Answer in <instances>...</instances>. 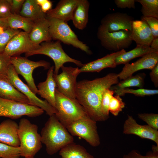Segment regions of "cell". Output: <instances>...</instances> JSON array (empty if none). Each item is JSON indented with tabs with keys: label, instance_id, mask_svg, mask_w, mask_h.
<instances>
[{
	"label": "cell",
	"instance_id": "1",
	"mask_svg": "<svg viewBox=\"0 0 158 158\" xmlns=\"http://www.w3.org/2000/svg\"><path fill=\"white\" fill-rule=\"evenodd\" d=\"M118 82L117 74L114 73H110L92 80L78 81L76 86V99L91 118L96 122L104 121L108 118L101 111L103 93L106 89Z\"/></svg>",
	"mask_w": 158,
	"mask_h": 158
},
{
	"label": "cell",
	"instance_id": "2",
	"mask_svg": "<svg viewBox=\"0 0 158 158\" xmlns=\"http://www.w3.org/2000/svg\"><path fill=\"white\" fill-rule=\"evenodd\" d=\"M42 143L46 146L47 153L52 155L67 145L74 138L60 121L55 114L50 116L41 132Z\"/></svg>",
	"mask_w": 158,
	"mask_h": 158
},
{
	"label": "cell",
	"instance_id": "3",
	"mask_svg": "<svg viewBox=\"0 0 158 158\" xmlns=\"http://www.w3.org/2000/svg\"><path fill=\"white\" fill-rule=\"evenodd\" d=\"M38 126L28 119L22 118L18 124V133L20 142L21 156L34 158L42 147Z\"/></svg>",
	"mask_w": 158,
	"mask_h": 158
},
{
	"label": "cell",
	"instance_id": "4",
	"mask_svg": "<svg viewBox=\"0 0 158 158\" xmlns=\"http://www.w3.org/2000/svg\"><path fill=\"white\" fill-rule=\"evenodd\" d=\"M55 95L57 111L55 115L63 124L89 117L76 99L65 96L56 88Z\"/></svg>",
	"mask_w": 158,
	"mask_h": 158
},
{
	"label": "cell",
	"instance_id": "5",
	"mask_svg": "<svg viewBox=\"0 0 158 158\" xmlns=\"http://www.w3.org/2000/svg\"><path fill=\"white\" fill-rule=\"evenodd\" d=\"M61 43V42L58 40L44 42L36 49L25 53V56L28 57L41 54L49 57L54 62V73L55 74H58L60 69L66 63H72L81 67L83 64L82 62L72 58L67 54L63 50Z\"/></svg>",
	"mask_w": 158,
	"mask_h": 158
},
{
	"label": "cell",
	"instance_id": "6",
	"mask_svg": "<svg viewBox=\"0 0 158 158\" xmlns=\"http://www.w3.org/2000/svg\"><path fill=\"white\" fill-rule=\"evenodd\" d=\"M47 18L49 21L50 33L52 39L71 45L87 54H92L89 47L79 40L67 22L55 18Z\"/></svg>",
	"mask_w": 158,
	"mask_h": 158
},
{
	"label": "cell",
	"instance_id": "7",
	"mask_svg": "<svg viewBox=\"0 0 158 158\" xmlns=\"http://www.w3.org/2000/svg\"><path fill=\"white\" fill-rule=\"evenodd\" d=\"M72 135L85 140L90 145L96 147L100 144L96 122L88 117L63 124Z\"/></svg>",
	"mask_w": 158,
	"mask_h": 158
},
{
	"label": "cell",
	"instance_id": "8",
	"mask_svg": "<svg viewBox=\"0 0 158 158\" xmlns=\"http://www.w3.org/2000/svg\"><path fill=\"white\" fill-rule=\"evenodd\" d=\"M11 64L14 67L18 75H21L27 82L32 91L36 94L38 89L32 76L33 71L36 68L42 67L45 69H49L50 63L44 60L35 61L19 56L11 57Z\"/></svg>",
	"mask_w": 158,
	"mask_h": 158
},
{
	"label": "cell",
	"instance_id": "9",
	"mask_svg": "<svg viewBox=\"0 0 158 158\" xmlns=\"http://www.w3.org/2000/svg\"><path fill=\"white\" fill-rule=\"evenodd\" d=\"M44 111L37 106L24 104L0 97V116L13 119L23 116L34 117L42 115Z\"/></svg>",
	"mask_w": 158,
	"mask_h": 158
},
{
	"label": "cell",
	"instance_id": "10",
	"mask_svg": "<svg viewBox=\"0 0 158 158\" xmlns=\"http://www.w3.org/2000/svg\"><path fill=\"white\" fill-rule=\"evenodd\" d=\"M97 35L103 47L116 52L128 48L133 41L131 31L127 30L109 32L98 28Z\"/></svg>",
	"mask_w": 158,
	"mask_h": 158
},
{
	"label": "cell",
	"instance_id": "11",
	"mask_svg": "<svg viewBox=\"0 0 158 158\" xmlns=\"http://www.w3.org/2000/svg\"><path fill=\"white\" fill-rule=\"evenodd\" d=\"M7 78L8 81L12 85L27 97L31 105L41 108L49 116L56 113L55 109L45 100H42L37 97L28 86L21 80L11 64L8 68Z\"/></svg>",
	"mask_w": 158,
	"mask_h": 158
},
{
	"label": "cell",
	"instance_id": "12",
	"mask_svg": "<svg viewBox=\"0 0 158 158\" xmlns=\"http://www.w3.org/2000/svg\"><path fill=\"white\" fill-rule=\"evenodd\" d=\"M61 68V73L57 74L54 73L56 88L65 96L70 99H75L77 78L80 74L79 68L63 65Z\"/></svg>",
	"mask_w": 158,
	"mask_h": 158
},
{
	"label": "cell",
	"instance_id": "13",
	"mask_svg": "<svg viewBox=\"0 0 158 158\" xmlns=\"http://www.w3.org/2000/svg\"><path fill=\"white\" fill-rule=\"evenodd\" d=\"M133 18L126 13L116 12L106 15L101 20L98 28L109 32L132 29Z\"/></svg>",
	"mask_w": 158,
	"mask_h": 158
},
{
	"label": "cell",
	"instance_id": "14",
	"mask_svg": "<svg viewBox=\"0 0 158 158\" xmlns=\"http://www.w3.org/2000/svg\"><path fill=\"white\" fill-rule=\"evenodd\" d=\"M38 47L31 40L28 33L24 31H20L9 41L3 52L11 57L19 56L23 53H28Z\"/></svg>",
	"mask_w": 158,
	"mask_h": 158
},
{
	"label": "cell",
	"instance_id": "15",
	"mask_svg": "<svg viewBox=\"0 0 158 158\" xmlns=\"http://www.w3.org/2000/svg\"><path fill=\"white\" fill-rule=\"evenodd\" d=\"M158 63V52H153L145 54L136 61L127 63L117 76L123 80L133 75L135 72L141 70H151Z\"/></svg>",
	"mask_w": 158,
	"mask_h": 158
},
{
	"label": "cell",
	"instance_id": "16",
	"mask_svg": "<svg viewBox=\"0 0 158 158\" xmlns=\"http://www.w3.org/2000/svg\"><path fill=\"white\" fill-rule=\"evenodd\" d=\"M123 133L133 134L142 138L153 141L158 146V131L147 125H142L137 123L132 116L128 115L124 122Z\"/></svg>",
	"mask_w": 158,
	"mask_h": 158
},
{
	"label": "cell",
	"instance_id": "17",
	"mask_svg": "<svg viewBox=\"0 0 158 158\" xmlns=\"http://www.w3.org/2000/svg\"><path fill=\"white\" fill-rule=\"evenodd\" d=\"M126 52L125 49L108 54L96 60L83 64L79 68V73L99 72L106 68H114L117 66L116 58Z\"/></svg>",
	"mask_w": 158,
	"mask_h": 158
},
{
	"label": "cell",
	"instance_id": "18",
	"mask_svg": "<svg viewBox=\"0 0 158 158\" xmlns=\"http://www.w3.org/2000/svg\"><path fill=\"white\" fill-rule=\"evenodd\" d=\"M131 36L133 41L135 42L137 46H150L154 39L148 25L142 20H134L133 22Z\"/></svg>",
	"mask_w": 158,
	"mask_h": 158
},
{
	"label": "cell",
	"instance_id": "19",
	"mask_svg": "<svg viewBox=\"0 0 158 158\" xmlns=\"http://www.w3.org/2000/svg\"><path fill=\"white\" fill-rule=\"evenodd\" d=\"M18 128V124L12 120L2 122L0 123V142L14 147H19Z\"/></svg>",
	"mask_w": 158,
	"mask_h": 158
},
{
	"label": "cell",
	"instance_id": "20",
	"mask_svg": "<svg viewBox=\"0 0 158 158\" xmlns=\"http://www.w3.org/2000/svg\"><path fill=\"white\" fill-rule=\"evenodd\" d=\"M54 68V66H51L48 69L46 80L38 84L37 94L55 109V94L56 85L53 76Z\"/></svg>",
	"mask_w": 158,
	"mask_h": 158
},
{
	"label": "cell",
	"instance_id": "21",
	"mask_svg": "<svg viewBox=\"0 0 158 158\" xmlns=\"http://www.w3.org/2000/svg\"><path fill=\"white\" fill-rule=\"evenodd\" d=\"M29 35L32 42L37 47L43 42L51 41L52 39L50 33L49 21L47 17L34 21Z\"/></svg>",
	"mask_w": 158,
	"mask_h": 158
},
{
	"label": "cell",
	"instance_id": "22",
	"mask_svg": "<svg viewBox=\"0 0 158 158\" xmlns=\"http://www.w3.org/2000/svg\"><path fill=\"white\" fill-rule=\"evenodd\" d=\"M78 0H61L55 8L46 13L47 17L54 18L67 22L71 20Z\"/></svg>",
	"mask_w": 158,
	"mask_h": 158
},
{
	"label": "cell",
	"instance_id": "23",
	"mask_svg": "<svg viewBox=\"0 0 158 158\" xmlns=\"http://www.w3.org/2000/svg\"><path fill=\"white\" fill-rule=\"evenodd\" d=\"M90 3L87 0H78L74 10L71 20L77 28L83 30L88 22Z\"/></svg>",
	"mask_w": 158,
	"mask_h": 158
},
{
	"label": "cell",
	"instance_id": "24",
	"mask_svg": "<svg viewBox=\"0 0 158 158\" xmlns=\"http://www.w3.org/2000/svg\"><path fill=\"white\" fill-rule=\"evenodd\" d=\"M0 97L24 104L31 105L27 97L8 81L1 79Z\"/></svg>",
	"mask_w": 158,
	"mask_h": 158
},
{
	"label": "cell",
	"instance_id": "25",
	"mask_svg": "<svg viewBox=\"0 0 158 158\" xmlns=\"http://www.w3.org/2000/svg\"><path fill=\"white\" fill-rule=\"evenodd\" d=\"M157 51L151 48L150 46L146 45L136 46L134 49L128 52H126L118 56L115 59L116 66L121 64L125 65L128 63L132 59L142 56L148 53Z\"/></svg>",
	"mask_w": 158,
	"mask_h": 158
},
{
	"label": "cell",
	"instance_id": "26",
	"mask_svg": "<svg viewBox=\"0 0 158 158\" xmlns=\"http://www.w3.org/2000/svg\"><path fill=\"white\" fill-rule=\"evenodd\" d=\"M20 15L34 21L47 17L36 0H25L19 13Z\"/></svg>",
	"mask_w": 158,
	"mask_h": 158
},
{
	"label": "cell",
	"instance_id": "27",
	"mask_svg": "<svg viewBox=\"0 0 158 158\" xmlns=\"http://www.w3.org/2000/svg\"><path fill=\"white\" fill-rule=\"evenodd\" d=\"M59 154L61 158H94L84 147L74 142L61 149Z\"/></svg>",
	"mask_w": 158,
	"mask_h": 158
},
{
	"label": "cell",
	"instance_id": "28",
	"mask_svg": "<svg viewBox=\"0 0 158 158\" xmlns=\"http://www.w3.org/2000/svg\"><path fill=\"white\" fill-rule=\"evenodd\" d=\"M6 18L9 28L14 29H21L28 33L30 32L34 23V21L31 19L19 14L12 13Z\"/></svg>",
	"mask_w": 158,
	"mask_h": 158
},
{
	"label": "cell",
	"instance_id": "29",
	"mask_svg": "<svg viewBox=\"0 0 158 158\" xmlns=\"http://www.w3.org/2000/svg\"><path fill=\"white\" fill-rule=\"evenodd\" d=\"M145 74H138L132 75L122 80L117 84L112 86L110 89L115 91L131 87L143 88L144 85Z\"/></svg>",
	"mask_w": 158,
	"mask_h": 158
},
{
	"label": "cell",
	"instance_id": "30",
	"mask_svg": "<svg viewBox=\"0 0 158 158\" xmlns=\"http://www.w3.org/2000/svg\"><path fill=\"white\" fill-rule=\"evenodd\" d=\"M142 5L140 10L143 16L158 19V0H136Z\"/></svg>",
	"mask_w": 158,
	"mask_h": 158
},
{
	"label": "cell",
	"instance_id": "31",
	"mask_svg": "<svg viewBox=\"0 0 158 158\" xmlns=\"http://www.w3.org/2000/svg\"><path fill=\"white\" fill-rule=\"evenodd\" d=\"M116 95L123 96L126 94H131L139 97L150 96L158 94V90L157 89H148L143 88L133 89L126 88L121 90L114 91Z\"/></svg>",
	"mask_w": 158,
	"mask_h": 158
},
{
	"label": "cell",
	"instance_id": "32",
	"mask_svg": "<svg viewBox=\"0 0 158 158\" xmlns=\"http://www.w3.org/2000/svg\"><path fill=\"white\" fill-rule=\"evenodd\" d=\"M20 156V147H14L0 142V158H19Z\"/></svg>",
	"mask_w": 158,
	"mask_h": 158
},
{
	"label": "cell",
	"instance_id": "33",
	"mask_svg": "<svg viewBox=\"0 0 158 158\" xmlns=\"http://www.w3.org/2000/svg\"><path fill=\"white\" fill-rule=\"evenodd\" d=\"M125 105V103L120 96L117 95L113 96L111 99L109 105V112L116 116L122 111Z\"/></svg>",
	"mask_w": 158,
	"mask_h": 158
},
{
	"label": "cell",
	"instance_id": "34",
	"mask_svg": "<svg viewBox=\"0 0 158 158\" xmlns=\"http://www.w3.org/2000/svg\"><path fill=\"white\" fill-rule=\"evenodd\" d=\"M20 32L18 30L14 29L8 27L0 33V52L4 51L9 41Z\"/></svg>",
	"mask_w": 158,
	"mask_h": 158
},
{
	"label": "cell",
	"instance_id": "35",
	"mask_svg": "<svg viewBox=\"0 0 158 158\" xmlns=\"http://www.w3.org/2000/svg\"><path fill=\"white\" fill-rule=\"evenodd\" d=\"M11 57L3 52H0V79L8 81V68L11 64Z\"/></svg>",
	"mask_w": 158,
	"mask_h": 158
},
{
	"label": "cell",
	"instance_id": "36",
	"mask_svg": "<svg viewBox=\"0 0 158 158\" xmlns=\"http://www.w3.org/2000/svg\"><path fill=\"white\" fill-rule=\"evenodd\" d=\"M114 93V90L107 89L104 91L102 97L101 103V111L105 117H109V105L111 97Z\"/></svg>",
	"mask_w": 158,
	"mask_h": 158
},
{
	"label": "cell",
	"instance_id": "37",
	"mask_svg": "<svg viewBox=\"0 0 158 158\" xmlns=\"http://www.w3.org/2000/svg\"><path fill=\"white\" fill-rule=\"evenodd\" d=\"M152 149V151L148 152L145 156L142 155L136 150H133L124 154L123 158H158V146L153 145Z\"/></svg>",
	"mask_w": 158,
	"mask_h": 158
},
{
	"label": "cell",
	"instance_id": "38",
	"mask_svg": "<svg viewBox=\"0 0 158 158\" xmlns=\"http://www.w3.org/2000/svg\"><path fill=\"white\" fill-rule=\"evenodd\" d=\"M139 118L145 122L152 128L158 129V114L154 113H140L138 114Z\"/></svg>",
	"mask_w": 158,
	"mask_h": 158
},
{
	"label": "cell",
	"instance_id": "39",
	"mask_svg": "<svg viewBox=\"0 0 158 158\" xmlns=\"http://www.w3.org/2000/svg\"><path fill=\"white\" fill-rule=\"evenodd\" d=\"M141 20L145 21L149 27L154 38L158 37V19L142 16Z\"/></svg>",
	"mask_w": 158,
	"mask_h": 158
},
{
	"label": "cell",
	"instance_id": "40",
	"mask_svg": "<svg viewBox=\"0 0 158 158\" xmlns=\"http://www.w3.org/2000/svg\"><path fill=\"white\" fill-rule=\"evenodd\" d=\"M12 14L7 0H0V18H7Z\"/></svg>",
	"mask_w": 158,
	"mask_h": 158
},
{
	"label": "cell",
	"instance_id": "41",
	"mask_svg": "<svg viewBox=\"0 0 158 158\" xmlns=\"http://www.w3.org/2000/svg\"><path fill=\"white\" fill-rule=\"evenodd\" d=\"M10 6L12 13L19 14L24 0H7Z\"/></svg>",
	"mask_w": 158,
	"mask_h": 158
},
{
	"label": "cell",
	"instance_id": "42",
	"mask_svg": "<svg viewBox=\"0 0 158 158\" xmlns=\"http://www.w3.org/2000/svg\"><path fill=\"white\" fill-rule=\"evenodd\" d=\"M114 1L118 8H135V0H115Z\"/></svg>",
	"mask_w": 158,
	"mask_h": 158
},
{
	"label": "cell",
	"instance_id": "43",
	"mask_svg": "<svg viewBox=\"0 0 158 158\" xmlns=\"http://www.w3.org/2000/svg\"><path fill=\"white\" fill-rule=\"evenodd\" d=\"M37 4L39 5L42 11L46 13L52 9V2L49 0H36Z\"/></svg>",
	"mask_w": 158,
	"mask_h": 158
},
{
	"label": "cell",
	"instance_id": "44",
	"mask_svg": "<svg viewBox=\"0 0 158 158\" xmlns=\"http://www.w3.org/2000/svg\"><path fill=\"white\" fill-rule=\"evenodd\" d=\"M150 75L152 81L156 87H158V63L151 70Z\"/></svg>",
	"mask_w": 158,
	"mask_h": 158
},
{
	"label": "cell",
	"instance_id": "45",
	"mask_svg": "<svg viewBox=\"0 0 158 158\" xmlns=\"http://www.w3.org/2000/svg\"><path fill=\"white\" fill-rule=\"evenodd\" d=\"M8 27L7 18H0V33L8 28Z\"/></svg>",
	"mask_w": 158,
	"mask_h": 158
},
{
	"label": "cell",
	"instance_id": "46",
	"mask_svg": "<svg viewBox=\"0 0 158 158\" xmlns=\"http://www.w3.org/2000/svg\"><path fill=\"white\" fill-rule=\"evenodd\" d=\"M150 46L153 49L158 51V37L153 39Z\"/></svg>",
	"mask_w": 158,
	"mask_h": 158
}]
</instances>
